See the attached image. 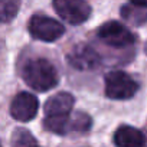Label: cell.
Listing matches in <instances>:
<instances>
[{"instance_id":"obj_9","label":"cell","mask_w":147,"mask_h":147,"mask_svg":"<svg viewBox=\"0 0 147 147\" xmlns=\"http://www.w3.org/2000/svg\"><path fill=\"white\" fill-rule=\"evenodd\" d=\"M74 95L69 92H58L52 95L45 104V117L68 115L74 107Z\"/></svg>"},{"instance_id":"obj_7","label":"cell","mask_w":147,"mask_h":147,"mask_svg":"<svg viewBox=\"0 0 147 147\" xmlns=\"http://www.w3.org/2000/svg\"><path fill=\"white\" fill-rule=\"evenodd\" d=\"M38 110H39L38 98L28 91H22L18 95H15V98L10 102V115L22 123L33 120L38 114Z\"/></svg>"},{"instance_id":"obj_5","label":"cell","mask_w":147,"mask_h":147,"mask_svg":"<svg viewBox=\"0 0 147 147\" xmlns=\"http://www.w3.org/2000/svg\"><path fill=\"white\" fill-rule=\"evenodd\" d=\"M97 33H98V38L104 43H107L108 46L117 48V49L131 46L136 40L134 35L123 23H120L117 20H110V22L101 25Z\"/></svg>"},{"instance_id":"obj_13","label":"cell","mask_w":147,"mask_h":147,"mask_svg":"<svg viewBox=\"0 0 147 147\" xmlns=\"http://www.w3.org/2000/svg\"><path fill=\"white\" fill-rule=\"evenodd\" d=\"M20 9V0H2V20L5 23L13 20Z\"/></svg>"},{"instance_id":"obj_16","label":"cell","mask_w":147,"mask_h":147,"mask_svg":"<svg viewBox=\"0 0 147 147\" xmlns=\"http://www.w3.org/2000/svg\"><path fill=\"white\" fill-rule=\"evenodd\" d=\"M144 147H147V134H146V146Z\"/></svg>"},{"instance_id":"obj_17","label":"cell","mask_w":147,"mask_h":147,"mask_svg":"<svg viewBox=\"0 0 147 147\" xmlns=\"http://www.w3.org/2000/svg\"><path fill=\"white\" fill-rule=\"evenodd\" d=\"M35 147H36V146H35Z\"/></svg>"},{"instance_id":"obj_4","label":"cell","mask_w":147,"mask_h":147,"mask_svg":"<svg viewBox=\"0 0 147 147\" xmlns=\"http://www.w3.org/2000/svg\"><path fill=\"white\" fill-rule=\"evenodd\" d=\"M53 9L69 25H81L91 16V6L85 0H53Z\"/></svg>"},{"instance_id":"obj_10","label":"cell","mask_w":147,"mask_h":147,"mask_svg":"<svg viewBox=\"0 0 147 147\" xmlns=\"http://www.w3.org/2000/svg\"><path fill=\"white\" fill-rule=\"evenodd\" d=\"M121 16L133 25H143L147 22V10L140 6H124L121 9Z\"/></svg>"},{"instance_id":"obj_8","label":"cell","mask_w":147,"mask_h":147,"mask_svg":"<svg viewBox=\"0 0 147 147\" xmlns=\"http://www.w3.org/2000/svg\"><path fill=\"white\" fill-rule=\"evenodd\" d=\"M114 144L117 147H144L146 134L136 127L121 125L114 133Z\"/></svg>"},{"instance_id":"obj_12","label":"cell","mask_w":147,"mask_h":147,"mask_svg":"<svg viewBox=\"0 0 147 147\" xmlns=\"http://www.w3.org/2000/svg\"><path fill=\"white\" fill-rule=\"evenodd\" d=\"M92 127V120L87 113L77 111L72 114V133H87Z\"/></svg>"},{"instance_id":"obj_1","label":"cell","mask_w":147,"mask_h":147,"mask_svg":"<svg viewBox=\"0 0 147 147\" xmlns=\"http://www.w3.org/2000/svg\"><path fill=\"white\" fill-rule=\"evenodd\" d=\"M22 77L28 87L39 92L49 91L59 82V75L53 63L45 58H35L28 61L23 66Z\"/></svg>"},{"instance_id":"obj_3","label":"cell","mask_w":147,"mask_h":147,"mask_svg":"<svg viewBox=\"0 0 147 147\" xmlns=\"http://www.w3.org/2000/svg\"><path fill=\"white\" fill-rule=\"evenodd\" d=\"M28 28L32 38L43 42H55L65 33V28L61 22L45 15H33Z\"/></svg>"},{"instance_id":"obj_15","label":"cell","mask_w":147,"mask_h":147,"mask_svg":"<svg viewBox=\"0 0 147 147\" xmlns=\"http://www.w3.org/2000/svg\"><path fill=\"white\" fill-rule=\"evenodd\" d=\"M144 52H146V55H147V42H146V45H144Z\"/></svg>"},{"instance_id":"obj_14","label":"cell","mask_w":147,"mask_h":147,"mask_svg":"<svg viewBox=\"0 0 147 147\" xmlns=\"http://www.w3.org/2000/svg\"><path fill=\"white\" fill-rule=\"evenodd\" d=\"M134 6H140V7H147V0H130Z\"/></svg>"},{"instance_id":"obj_11","label":"cell","mask_w":147,"mask_h":147,"mask_svg":"<svg viewBox=\"0 0 147 147\" xmlns=\"http://www.w3.org/2000/svg\"><path fill=\"white\" fill-rule=\"evenodd\" d=\"M12 147H35L36 146V138L25 130V128H16L15 133L12 134Z\"/></svg>"},{"instance_id":"obj_6","label":"cell","mask_w":147,"mask_h":147,"mask_svg":"<svg viewBox=\"0 0 147 147\" xmlns=\"http://www.w3.org/2000/svg\"><path fill=\"white\" fill-rule=\"evenodd\" d=\"M66 61L74 69L92 71L101 63V56L92 46L87 43H80L71 49V52L66 55Z\"/></svg>"},{"instance_id":"obj_2","label":"cell","mask_w":147,"mask_h":147,"mask_svg":"<svg viewBox=\"0 0 147 147\" xmlns=\"http://www.w3.org/2000/svg\"><path fill=\"white\" fill-rule=\"evenodd\" d=\"M138 91V84L124 71H110L105 75V95L111 100H130Z\"/></svg>"}]
</instances>
